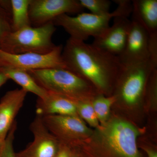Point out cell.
Masks as SVG:
<instances>
[{
	"label": "cell",
	"instance_id": "cell-18",
	"mask_svg": "<svg viewBox=\"0 0 157 157\" xmlns=\"http://www.w3.org/2000/svg\"><path fill=\"white\" fill-rule=\"evenodd\" d=\"M116 101V98L113 95L106 97L103 94L95 96L92 105L98 120L101 124L104 125L107 122L110 108Z\"/></svg>",
	"mask_w": 157,
	"mask_h": 157
},
{
	"label": "cell",
	"instance_id": "cell-9",
	"mask_svg": "<svg viewBox=\"0 0 157 157\" xmlns=\"http://www.w3.org/2000/svg\"><path fill=\"white\" fill-rule=\"evenodd\" d=\"M83 9L77 0H30L29 15L31 25L39 27L62 14L80 13Z\"/></svg>",
	"mask_w": 157,
	"mask_h": 157
},
{
	"label": "cell",
	"instance_id": "cell-2",
	"mask_svg": "<svg viewBox=\"0 0 157 157\" xmlns=\"http://www.w3.org/2000/svg\"><path fill=\"white\" fill-rule=\"evenodd\" d=\"M117 7L114 11L104 15H96L91 13L81 12L76 16L63 14L52 21L55 26L64 29L70 38L77 41H85L90 37L96 38L101 36L109 28V23L112 18L117 16L128 17L132 13V1L114 0Z\"/></svg>",
	"mask_w": 157,
	"mask_h": 157
},
{
	"label": "cell",
	"instance_id": "cell-17",
	"mask_svg": "<svg viewBox=\"0 0 157 157\" xmlns=\"http://www.w3.org/2000/svg\"><path fill=\"white\" fill-rule=\"evenodd\" d=\"M30 0H11L12 31L18 30L31 25L29 15Z\"/></svg>",
	"mask_w": 157,
	"mask_h": 157
},
{
	"label": "cell",
	"instance_id": "cell-16",
	"mask_svg": "<svg viewBox=\"0 0 157 157\" xmlns=\"http://www.w3.org/2000/svg\"><path fill=\"white\" fill-rule=\"evenodd\" d=\"M1 70L9 79L15 82L27 92L33 93L39 98H45L48 94V92L36 82L28 71L6 67H1Z\"/></svg>",
	"mask_w": 157,
	"mask_h": 157
},
{
	"label": "cell",
	"instance_id": "cell-28",
	"mask_svg": "<svg viewBox=\"0 0 157 157\" xmlns=\"http://www.w3.org/2000/svg\"><path fill=\"white\" fill-rule=\"evenodd\" d=\"M3 141H0V151H1V148H2V145Z\"/></svg>",
	"mask_w": 157,
	"mask_h": 157
},
{
	"label": "cell",
	"instance_id": "cell-12",
	"mask_svg": "<svg viewBox=\"0 0 157 157\" xmlns=\"http://www.w3.org/2000/svg\"><path fill=\"white\" fill-rule=\"evenodd\" d=\"M103 35L95 38L92 44L98 48L116 56L122 52L126 43L131 27L128 17L117 16Z\"/></svg>",
	"mask_w": 157,
	"mask_h": 157
},
{
	"label": "cell",
	"instance_id": "cell-20",
	"mask_svg": "<svg viewBox=\"0 0 157 157\" xmlns=\"http://www.w3.org/2000/svg\"><path fill=\"white\" fill-rule=\"evenodd\" d=\"M83 9L89 10L92 14L104 15L109 13L111 2L108 0H79Z\"/></svg>",
	"mask_w": 157,
	"mask_h": 157
},
{
	"label": "cell",
	"instance_id": "cell-11",
	"mask_svg": "<svg viewBox=\"0 0 157 157\" xmlns=\"http://www.w3.org/2000/svg\"><path fill=\"white\" fill-rule=\"evenodd\" d=\"M118 57L123 66L149 59V34L143 27L132 19L126 43Z\"/></svg>",
	"mask_w": 157,
	"mask_h": 157
},
{
	"label": "cell",
	"instance_id": "cell-29",
	"mask_svg": "<svg viewBox=\"0 0 157 157\" xmlns=\"http://www.w3.org/2000/svg\"><path fill=\"white\" fill-rule=\"evenodd\" d=\"M1 67H0V71H1Z\"/></svg>",
	"mask_w": 157,
	"mask_h": 157
},
{
	"label": "cell",
	"instance_id": "cell-8",
	"mask_svg": "<svg viewBox=\"0 0 157 157\" xmlns=\"http://www.w3.org/2000/svg\"><path fill=\"white\" fill-rule=\"evenodd\" d=\"M42 117L48 131L60 143L70 146L89 135V129L78 115H48Z\"/></svg>",
	"mask_w": 157,
	"mask_h": 157
},
{
	"label": "cell",
	"instance_id": "cell-13",
	"mask_svg": "<svg viewBox=\"0 0 157 157\" xmlns=\"http://www.w3.org/2000/svg\"><path fill=\"white\" fill-rule=\"evenodd\" d=\"M27 92L21 89L9 91L0 100V141L5 140L22 108Z\"/></svg>",
	"mask_w": 157,
	"mask_h": 157
},
{
	"label": "cell",
	"instance_id": "cell-1",
	"mask_svg": "<svg viewBox=\"0 0 157 157\" xmlns=\"http://www.w3.org/2000/svg\"><path fill=\"white\" fill-rule=\"evenodd\" d=\"M62 57L68 69L107 94L112 90L123 68L118 57L70 38L63 48Z\"/></svg>",
	"mask_w": 157,
	"mask_h": 157
},
{
	"label": "cell",
	"instance_id": "cell-15",
	"mask_svg": "<svg viewBox=\"0 0 157 157\" xmlns=\"http://www.w3.org/2000/svg\"><path fill=\"white\" fill-rule=\"evenodd\" d=\"M132 19L146 30L149 35L157 33V0H134Z\"/></svg>",
	"mask_w": 157,
	"mask_h": 157
},
{
	"label": "cell",
	"instance_id": "cell-26",
	"mask_svg": "<svg viewBox=\"0 0 157 157\" xmlns=\"http://www.w3.org/2000/svg\"><path fill=\"white\" fill-rule=\"evenodd\" d=\"M144 150L145 151L147 154L148 157H157V152L153 150L145 148Z\"/></svg>",
	"mask_w": 157,
	"mask_h": 157
},
{
	"label": "cell",
	"instance_id": "cell-27",
	"mask_svg": "<svg viewBox=\"0 0 157 157\" xmlns=\"http://www.w3.org/2000/svg\"><path fill=\"white\" fill-rule=\"evenodd\" d=\"M73 157H81V155L75 149H74Z\"/></svg>",
	"mask_w": 157,
	"mask_h": 157
},
{
	"label": "cell",
	"instance_id": "cell-5",
	"mask_svg": "<svg viewBox=\"0 0 157 157\" xmlns=\"http://www.w3.org/2000/svg\"><path fill=\"white\" fill-rule=\"evenodd\" d=\"M105 149L101 157H141L137 144L139 132L126 121L114 119L102 128Z\"/></svg>",
	"mask_w": 157,
	"mask_h": 157
},
{
	"label": "cell",
	"instance_id": "cell-25",
	"mask_svg": "<svg viewBox=\"0 0 157 157\" xmlns=\"http://www.w3.org/2000/svg\"><path fill=\"white\" fill-rule=\"evenodd\" d=\"M7 76L2 71H0V87L6 83V82L9 80Z\"/></svg>",
	"mask_w": 157,
	"mask_h": 157
},
{
	"label": "cell",
	"instance_id": "cell-7",
	"mask_svg": "<svg viewBox=\"0 0 157 157\" xmlns=\"http://www.w3.org/2000/svg\"><path fill=\"white\" fill-rule=\"evenodd\" d=\"M62 45L46 54H13L0 49V67L29 71L50 68H67L62 57Z\"/></svg>",
	"mask_w": 157,
	"mask_h": 157
},
{
	"label": "cell",
	"instance_id": "cell-10",
	"mask_svg": "<svg viewBox=\"0 0 157 157\" xmlns=\"http://www.w3.org/2000/svg\"><path fill=\"white\" fill-rule=\"evenodd\" d=\"M30 129L34 136L24 149L16 153L17 157H55L60 142L48 131L42 116L36 115Z\"/></svg>",
	"mask_w": 157,
	"mask_h": 157
},
{
	"label": "cell",
	"instance_id": "cell-21",
	"mask_svg": "<svg viewBox=\"0 0 157 157\" xmlns=\"http://www.w3.org/2000/svg\"><path fill=\"white\" fill-rule=\"evenodd\" d=\"M12 32L11 13L0 4V46Z\"/></svg>",
	"mask_w": 157,
	"mask_h": 157
},
{
	"label": "cell",
	"instance_id": "cell-4",
	"mask_svg": "<svg viewBox=\"0 0 157 157\" xmlns=\"http://www.w3.org/2000/svg\"><path fill=\"white\" fill-rule=\"evenodd\" d=\"M56 30L53 23L33 27H27L12 31L0 46V49L13 54L25 53L46 54L55 48L52 36Z\"/></svg>",
	"mask_w": 157,
	"mask_h": 157
},
{
	"label": "cell",
	"instance_id": "cell-3",
	"mask_svg": "<svg viewBox=\"0 0 157 157\" xmlns=\"http://www.w3.org/2000/svg\"><path fill=\"white\" fill-rule=\"evenodd\" d=\"M28 72L40 86L48 92L77 100L86 99L93 94V85L67 68Z\"/></svg>",
	"mask_w": 157,
	"mask_h": 157
},
{
	"label": "cell",
	"instance_id": "cell-6",
	"mask_svg": "<svg viewBox=\"0 0 157 157\" xmlns=\"http://www.w3.org/2000/svg\"><path fill=\"white\" fill-rule=\"evenodd\" d=\"M157 68L151 60L123 66L116 82L117 94L125 104L135 105L140 102L146 91L149 78L154 69Z\"/></svg>",
	"mask_w": 157,
	"mask_h": 157
},
{
	"label": "cell",
	"instance_id": "cell-14",
	"mask_svg": "<svg viewBox=\"0 0 157 157\" xmlns=\"http://www.w3.org/2000/svg\"><path fill=\"white\" fill-rule=\"evenodd\" d=\"M36 113L42 117L78 115L76 104L72 99L48 92L45 98L37 99Z\"/></svg>",
	"mask_w": 157,
	"mask_h": 157
},
{
	"label": "cell",
	"instance_id": "cell-19",
	"mask_svg": "<svg viewBox=\"0 0 157 157\" xmlns=\"http://www.w3.org/2000/svg\"><path fill=\"white\" fill-rule=\"evenodd\" d=\"M76 104L77 113L79 117L83 119L90 125L94 128H99L100 123L91 104L84 100L72 99Z\"/></svg>",
	"mask_w": 157,
	"mask_h": 157
},
{
	"label": "cell",
	"instance_id": "cell-24",
	"mask_svg": "<svg viewBox=\"0 0 157 157\" xmlns=\"http://www.w3.org/2000/svg\"><path fill=\"white\" fill-rule=\"evenodd\" d=\"M74 149L72 146L60 143L59 147L55 157H73Z\"/></svg>",
	"mask_w": 157,
	"mask_h": 157
},
{
	"label": "cell",
	"instance_id": "cell-23",
	"mask_svg": "<svg viewBox=\"0 0 157 157\" xmlns=\"http://www.w3.org/2000/svg\"><path fill=\"white\" fill-rule=\"evenodd\" d=\"M150 59L157 67V33L149 35Z\"/></svg>",
	"mask_w": 157,
	"mask_h": 157
},
{
	"label": "cell",
	"instance_id": "cell-22",
	"mask_svg": "<svg viewBox=\"0 0 157 157\" xmlns=\"http://www.w3.org/2000/svg\"><path fill=\"white\" fill-rule=\"evenodd\" d=\"M17 128V122L15 121L9 131L6 139L3 141L0 151V157H17L13 147L15 133Z\"/></svg>",
	"mask_w": 157,
	"mask_h": 157
}]
</instances>
